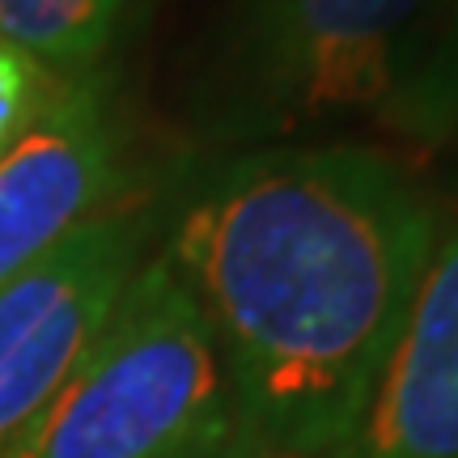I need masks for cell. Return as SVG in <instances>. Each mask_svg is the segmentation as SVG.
Returning a JSON list of instances; mask_svg holds the SVG:
<instances>
[{"instance_id":"277c9868","label":"cell","mask_w":458,"mask_h":458,"mask_svg":"<svg viewBox=\"0 0 458 458\" xmlns=\"http://www.w3.org/2000/svg\"><path fill=\"white\" fill-rule=\"evenodd\" d=\"M165 204L128 196L0 284V458H9L98 340L153 255Z\"/></svg>"},{"instance_id":"52a82bcc","label":"cell","mask_w":458,"mask_h":458,"mask_svg":"<svg viewBox=\"0 0 458 458\" xmlns=\"http://www.w3.org/2000/svg\"><path fill=\"white\" fill-rule=\"evenodd\" d=\"M128 0H0V38L60 77L98 72L123 30Z\"/></svg>"},{"instance_id":"5b68a950","label":"cell","mask_w":458,"mask_h":458,"mask_svg":"<svg viewBox=\"0 0 458 458\" xmlns=\"http://www.w3.org/2000/svg\"><path fill=\"white\" fill-rule=\"evenodd\" d=\"M128 196V128L98 68L0 153V284Z\"/></svg>"},{"instance_id":"30bf717a","label":"cell","mask_w":458,"mask_h":458,"mask_svg":"<svg viewBox=\"0 0 458 458\" xmlns=\"http://www.w3.org/2000/svg\"><path fill=\"white\" fill-rule=\"evenodd\" d=\"M170 458H272V454H267L242 425H233V428H225V433L204 437V442L187 445V450H179V454H170Z\"/></svg>"},{"instance_id":"7a4b0ae2","label":"cell","mask_w":458,"mask_h":458,"mask_svg":"<svg viewBox=\"0 0 458 458\" xmlns=\"http://www.w3.org/2000/svg\"><path fill=\"white\" fill-rule=\"evenodd\" d=\"M233 425L213 327L153 250L9 458H170Z\"/></svg>"},{"instance_id":"9c48e42d","label":"cell","mask_w":458,"mask_h":458,"mask_svg":"<svg viewBox=\"0 0 458 458\" xmlns=\"http://www.w3.org/2000/svg\"><path fill=\"white\" fill-rule=\"evenodd\" d=\"M72 77L51 72L34 55L0 38V153L43 119Z\"/></svg>"},{"instance_id":"8992f818","label":"cell","mask_w":458,"mask_h":458,"mask_svg":"<svg viewBox=\"0 0 458 458\" xmlns=\"http://www.w3.org/2000/svg\"><path fill=\"white\" fill-rule=\"evenodd\" d=\"M331 458H458V225L442 229L369 403Z\"/></svg>"},{"instance_id":"6da1fadb","label":"cell","mask_w":458,"mask_h":458,"mask_svg":"<svg viewBox=\"0 0 458 458\" xmlns=\"http://www.w3.org/2000/svg\"><path fill=\"white\" fill-rule=\"evenodd\" d=\"M442 238L391 153L267 145L165 204L157 255L225 357L238 425L272 458H331L357 428Z\"/></svg>"},{"instance_id":"ba28073f","label":"cell","mask_w":458,"mask_h":458,"mask_svg":"<svg viewBox=\"0 0 458 458\" xmlns=\"http://www.w3.org/2000/svg\"><path fill=\"white\" fill-rule=\"evenodd\" d=\"M377 128L425 148L445 145L458 131V0H437L425 51Z\"/></svg>"},{"instance_id":"3957f363","label":"cell","mask_w":458,"mask_h":458,"mask_svg":"<svg viewBox=\"0 0 458 458\" xmlns=\"http://www.w3.org/2000/svg\"><path fill=\"white\" fill-rule=\"evenodd\" d=\"M437 0H233L208 60V111L229 140L382 119L433 30Z\"/></svg>"}]
</instances>
